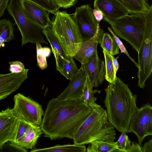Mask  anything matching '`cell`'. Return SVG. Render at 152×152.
Segmentation results:
<instances>
[{
	"mask_svg": "<svg viewBox=\"0 0 152 152\" xmlns=\"http://www.w3.org/2000/svg\"><path fill=\"white\" fill-rule=\"evenodd\" d=\"M93 14L97 21L99 23L103 18V15L99 10L95 9H92Z\"/></svg>",
	"mask_w": 152,
	"mask_h": 152,
	"instance_id": "cell-38",
	"label": "cell"
},
{
	"mask_svg": "<svg viewBox=\"0 0 152 152\" xmlns=\"http://www.w3.org/2000/svg\"><path fill=\"white\" fill-rule=\"evenodd\" d=\"M13 26L9 20H0V48L4 42H9L14 38Z\"/></svg>",
	"mask_w": 152,
	"mask_h": 152,
	"instance_id": "cell-24",
	"label": "cell"
},
{
	"mask_svg": "<svg viewBox=\"0 0 152 152\" xmlns=\"http://www.w3.org/2000/svg\"><path fill=\"white\" fill-rule=\"evenodd\" d=\"M118 148L114 141L95 140L89 143L87 152H115Z\"/></svg>",
	"mask_w": 152,
	"mask_h": 152,
	"instance_id": "cell-23",
	"label": "cell"
},
{
	"mask_svg": "<svg viewBox=\"0 0 152 152\" xmlns=\"http://www.w3.org/2000/svg\"><path fill=\"white\" fill-rule=\"evenodd\" d=\"M142 152H152V139L141 146Z\"/></svg>",
	"mask_w": 152,
	"mask_h": 152,
	"instance_id": "cell-37",
	"label": "cell"
},
{
	"mask_svg": "<svg viewBox=\"0 0 152 152\" xmlns=\"http://www.w3.org/2000/svg\"><path fill=\"white\" fill-rule=\"evenodd\" d=\"M152 117V106L149 103L138 108L131 120L128 132H133L137 136L138 143L141 145L144 138L149 135L147 128L149 120Z\"/></svg>",
	"mask_w": 152,
	"mask_h": 152,
	"instance_id": "cell-10",
	"label": "cell"
},
{
	"mask_svg": "<svg viewBox=\"0 0 152 152\" xmlns=\"http://www.w3.org/2000/svg\"><path fill=\"white\" fill-rule=\"evenodd\" d=\"M100 44L101 48L111 55L119 53V48L114 38L107 32L103 33Z\"/></svg>",
	"mask_w": 152,
	"mask_h": 152,
	"instance_id": "cell-25",
	"label": "cell"
},
{
	"mask_svg": "<svg viewBox=\"0 0 152 152\" xmlns=\"http://www.w3.org/2000/svg\"><path fill=\"white\" fill-rule=\"evenodd\" d=\"M42 133L40 126L30 124L23 136L14 144L22 148L32 149Z\"/></svg>",
	"mask_w": 152,
	"mask_h": 152,
	"instance_id": "cell-19",
	"label": "cell"
},
{
	"mask_svg": "<svg viewBox=\"0 0 152 152\" xmlns=\"http://www.w3.org/2000/svg\"><path fill=\"white\" fill-rule=\"evenodd\" d=\"M104 105L108 121L120 132L128 133L131 120L138 107L136 94H133L127 85L116 77L105 89Z\"/></svg>",
	"mask_w": 152,
	"mask_h": 152,
	"instance_id": "cell-2",
	"label": "cell"
},
{
	"mask_svg": "<svg viewBox=\"0 0 152 152\" xmlns=\"http://www.w3.org/2000/svg\"><path fill=\"white\" fill-rule=\"evenodd\" d=\"M121 132L117 141L116 142L118 148L115 152H125L130 146L131 142L128 136L126 134V132Z\"/></svg>",
	"mask_w": 152,
	"mask_h": 152,
	"instance_id": "cell-30",
	"label": "cell"
},
{
	"mask_svg": "<svg viewBox=\"0 0 152 152\" xmlns=\"http://www.w3.org/2000/svg\"><path fill=\"white\" fill-rule=\"evenodd\" d=\"M28 69L23 72L0 74V100L6 98L20 87L28 77Z\"/></svg>",
	"mask_w": 152,
	"mask_h": 152,
	"instance_id": "cell-15",
	"label": "cell"
},
{
	"mask_svg": "<svg viewBox=\"0 0 152 152\" xmlns=\"http://www.w3.org/2000/svg\"><path fill=\"white\" fill-rule=\"evenodd\" d=\"M86 80V76L83 64L70 81L65 90L57 98L62 99L80 98Z\"/></svg>",
	"mask_w": 152,
	"mask_h": 152,
	"instance_id": "cell-16",
	"label": "cell"
},
{
	"mask_svg": "<svg viewBox=\"0 0 152 152\" xmlns=\"http://www.w3.org/2000/svg\"><path fill=\"white\" fill-rule=\"evenodd\" d=\"M31 152H86V147L84 145L67 144L62 145H56L55 146L42 148H34Z\"/></svg>",
	"mask_w": 152,
	"mask_h": 152,
	"instance_id": "cell-22",
	"label": "cell"
},
{
	"mask_svg": "<svg viewBox=\"0 0 152 152\" xmlns=\"http://www.w3.org/2000/svg\"><path fill=\"white\" fill-rule=\"evenodd\" d=\"M19 119L13 108L9 107L0 111V148L11 142L17 128Z\"/></svg>",
	"mask_w": 152,
	"mask_h": 152,
	"instance_id": "cell-11",
	"label": "cell"
},
{
	"mask_svg": "<svg viewBox=\"0 0 152 152\" xmlns=\"http://www.w3.org/2000/svg\"><path fill=\"white\" fill-rule=\"evenodd\" d=\"M40 6L49 13L55 14L60 7L54 0H28Z\"/></svg>",
	"mask_w": 152,
	"mask_h": 152,
	"instance_id": "cell-29",
	"label": "cell"
},
{
	"mask_svg": "<svg viewBox=\"0 0 152 152\" xmlns=\"http://www.w3.org/2000/svg\"><path fill=\"white\" fill-rule=\"evenodd\" d=\"M54 15L50 28L65 55L73 57L83 41L73 17L65 11H58Z\"/></svg>",
	"mask_w": 152,
	"mask_h": 152,
	"instance_id": "cell-4",
	"label": "cell"
},
{
	"mask_svg": "<svg viewBox=\"0 0 152 152\" xmlns=\"http://www.w3.org/2000/svg\"><path fill=\"white\" fill-rule=\"evenodd\" d=\"M113 62L115 67L116 72H117L119 68V64L117 59L115 58L114 57L113 58Z\"/></svg>",
	"mask_w": 152,
	"mask_h": 152,
	"instance_id": "cell-39",
	"label": "cell"
},
{
	"mask_svg": "<svg viewBox=\"0 0 152 152\" xmlns=\"http://www.w3.org/2000/svg\"><path fill=\"white\" fill-rule=\"evenodd\" d=\"M144 15L128 14L110 24L115 34L129 42L137 52L144 36Z\"/></svg>",
	"mask_w": 152,
	"mask_h": 152,
	"instance_id": "cell-5",
	"label": "cell"
},
{
	"mask_svg": "<svg viewBox=\"0 0 152 152\" xmlns=\"http://www.w3.org/2000/svg\"><path fill=\"white\" fill-rule=\"evenodd\" d=\"M24 12L28 18L43 29L51 28L52 21L49 13L44 8L28 0H21Z\"/></svg>",
	"mask_w": 152,
	"mask_h": 152,
	"instance_id": "cell-14",
	"label": "cell"
},
{
	"mask_svg": "<svg viewBox=\"0 0 152 152\" xmlns=\"http://www.w3.org/2000/svg\"><path fill=\"white\" fill-rule=\"evenodd\" d=\"M37 53V61L38 66L42 70L48 67L47 57L50 54V49L48 47H42L40 43H36Z\"/></svg>",
	"mask_w": 152,
	"mask_h": 152,
	"instance_id": "cell-28",
	"label": "cell"
},
{
	"mask_svg": "<svg viewBox=\"0 0 152 152\" xmlns=\"http://www.w3.org/2000/svg\"><path fill=\"white\" fill-rule=\"evenodd\" d=\"M10 0H0V18L4 14L5 9L7 8Z\"/></svg>",
	"mask_w": 152,
	"mask_h": 152,
	"instance_id": "cell-36",
	"label": "cell"
},
{
	"mask_svg": "<svg viewBox=\"0 0 152 152\" xmlns=\"http://www.w3.org/2000/svg\"><path fill=\"white\" fill-rule=\"evenodd\" d=\"M86 80L80 98L85 104L90 107L92 109H98L101 106L95 103L97 98L94 96V94L96 93L99 94L100 91L97 89L93 90V88L86 75Z\"/></svg>",
	"mask_w": 152,
	"mask_h": 152,
	"instance_id": "cell-21",
	"label": "cell"
},
{
	"mask_svg": "<svg viewBox=\"0 0 152 152\" xmlns=\"http://www.w3.org/2000/svg\"><path fill=\"white\" fill-rule=\"evenodd\" d=\"M108 29L109 31L113 35V37L114 38L118 47H119V49H120L121 53H125L131 60L133 62V63L135 64L136 66L138 68V64L134 60L132 59L131 57L129 55L128 53L126 50V48L124 45L121 41L120 40L119 38L117 37L116 35L115 34L113 31L109 27H108Z\"/></svg>",
	"mask_w": 152,
	"mask_h": 152,
	"instance_id": "cell-32",
	"label": "cell"
},
{
	"mask_svg": "<svg viewBox=\"0 0 152 152\" xmlns=\"http://www.w3.org/2000/svg\"><path fill=\"white\" fill-rule=\"evenodd\" d=\"M93 110L80 98H53L48 103L40 126L45 137L51 140L74 135Z\"/></svg>",
	"mask_w": 152,
	"mask_h": 152,
	"instance_id": "cell-1",
	"label": "cell"
},
{
	"mask_svg": "<svg viewBox=\"0 0 152 152\" xmlns=\"http://www.w3.org/2000/svg\"><path fill=\"white\" fill-rule=\"evenodd\" d=\"M145 28L144 37L138 53V86L143 88L145 82L152 72V6L144 15Z\"/></svg>",
	"mask_w": 152,
	"mask_h": 152,
	"instance_id": "cell-6",
	"label": "cell"
},
{
	"mask_svg": "<svg viewBox=\"0 0 152 152\" xmlns=\"http://www.w3.org/2000/svg\"><path fill=\"white\" fill-rule=\"evenodd\" d=\"M72 17L83 42L92 38L100 28L89 4L76 8Z\"/></svg>",
	"mask_w": 152,
	"mask_h": 152,
	"instance_id": "cell-9",
	"label": "cell"
},
{
	"mask_svg": "<svg viewBox=\"0 0 152 152\" xmlns=\"http://www.w3.org/2000/svg\"><path fill=\"white\" fill-rule=\"evenodd\" d=\"M7 10L20 32L22 46L29 42L48 44L41 34L43 28L32 22L26 15L21 0H11Z\"/></svg>",
	"mask_w": 152,
	"mask_h": 152,
	"instance_id": "cell-7",
	"label": "cell"
},
{
	"mask_svg": "<svg viewBox=\"0 0 152 152\" xmlns=\"http://www.w3.org/2000/svg\"><path fill=\"white\" fill-rule=\"evenodd\" d=\"M114 128L109 123L106 109L101 107L93 110L73 137L74 143L84 145L95 140L114 141Z\"/></svg>",
	"mask_w": 152,
	"mask_h": 152,
	"instance_id": "cell-3",
	"label": "cell"
},
{
	"mask_svg": "<svg viewBox=\"0 0 152 152\" xmlns=\"http://www.w3.org/2000/svg\"><path fill=\"white\" fill-rule=\"evenodd\" d=\"M19 120L17 130L13 138L10 142L11 143H15L23 136L30 124L21 120Z\"/></svg>",
	"mask_w": 152,
	"mask_h": 152,
	"instance_id": "cell-31",
	"label": "cell"
},
{
	"mask_svg": "<svg viewBox=\"0 0 152 152\" xmlns=\"http://www.w3.org/2000/svg\"><path fill=\"white\" fill-rule=\"evenodd\" d=\"M103 33V29L100 28L92 38L82 42L79 50L73 58L79 61L81 64L86 63L90 57L97 51L98 45L100 44Z\"/></svg>",
	"mask_w": 152,
	"mask_h": 152,
	"instance_id": "cell-17",
	"label": "cell"
},
{
	"mask_svg": "<svg viewBox=\"0 0 152 152\" xmlns=\"http://www.w3.org/2000/svg\"><path fill=\"white\" fill-rule=\"evenodd\" d=\"M142 152L141 146L138 143L132 141L130 147L126 150L125 152Z\"/></svg>",
	"mask_w": 152,
	"mask_h": 152,
	"instance_id": "cell-35",
	"label": "cell"
},
{
	"mask_svg": "<svg viewBox=\"0 0 152 152\" xmlns=\"http://www.w3.org/2000/svg\"><path fill=\"white\" fill-rule=\"evenodd\" d=\"M79 70L74 60L73 57L67 56L63 64L60 73L67 80H71Z\"/></svg>",
	"mask_w": 152,
	"mask_h": 152,
	"instance_id": "cell-26",
	"label": "cell"
},
{
	"mask_svg": "<svg viewBox=\"0 0 152 152\" xmlns=\"http://www.w3.org/2000/svg\"><path fill=\"white\" fill-rule=\"evenodd\" d=\"M94 9L102 12V20L110 25L120 18L129 14L115 0H94Z\"/></svg>",
	"mask_w": 152,
	"mask_h": 152,
	"instance_id": "cell-12",
	"label": "cell"
},
{
	"mask_svg": "<svg viewBox=\"0 0 152 152\" xmlns=\"http://www.w3.org/2000/svg\"><path fill=\"white\" fill-rule=\"evenodd\" d=\"M41 31L45 35L50 45L55 58L56 70L60 73L67 56L65 55L60 42L50 28H46Z\"/></svg>",
	"mask_w": 152,
	"mask_h": 152,
	"instance_id": "cell-18",
	"label": "cell"
},
{
	"mask_svg": "<svg viewBox=\"0 0 152 152\" xmlns=\"http://www.w3.org/2000/svg\"><path fill=\"white\" fill-rule=\"evenodd\" d=\"M130 14L145 15L150 6L147 0H115Z\"/></svg>",
	"mask_w": 152,
	"mask_h": 152,
	"instance_id": "cell-20",
	"label": "cell"
},
{
	"mask_svg": "<svg viewBox=\"0 0 152 152\" xmlns=\"http://www.w3.org/2000/svg\"><path fill=\"white\" fill-rule=\"evenodd\" d=\"M56 4L60 7L66 9L74 6L77 2V0H54Z\"/></svg>",
	"mask_w": 152,
	"mask_h": 152,
	"instance_id": "cell-34",
	"label": "cell"
},
{
	"mask_svg": "<svg viewBox=\"0 0 152 152\" xmlns=\"http://www.w3.org/2000/svg\"><path fill=\"white\" fill-rule=\"evenodd\" d=\"M9 64H10L9 70L11 73H19L24 71L26 69L24 64L19 61H11Z\"/></svg>",
	"mask_w": 152,
	"mask_h": 152,
	"instance_id": "cell-33",
	"label": "cell"
},
{
	"mask_svg": "<svg viewBox=\"0 0 152 152\" xmlns=\"http://www.w3.org/2000/svg\"></svg>",
	"mask_w": 152,
	"mask_h": 152,
	"instance_id": "cell-40",
	"label": "cell"
},
{
	"mask_svg": "<svg viewBox=\"0 0 152 152\" xmlns=\"http://www.w3.org/2000/svg\"><path fill=\"white\" fill-rule=\"evenodd\" d=\"M13 109L19 119L30 124L40 126L44 112L38 102L20 93L15 95Z\"/></svg>",
	"mask_w": 152,
	"mask_h": 152,
	"instance_id": "cell-8",
	"label": "cell"
},
{
	"mask_svg": "<svg viewBox=\"0 0 152 152\" xmlns=\"http://www.w3.org/2000/svg\"><path fill=\"white\" fill-rule=\"evenodd\" d=\"M83 65L92 87H98L105 79L106 69L104 61L99 59L97 51Z\"/></svg>",
	"mask_w": 152,
	"mask_h": 152,
	"instance_id": "cell-13",
	"label": "cell"
},
{
	"mask_svg": "<svg viewBox=\"0 0 152 152\" xmlns=\"http://www.w3.org/2000/svg\"><path fill=\"white\" fill-rule=\"evenodd\" d=\"M103 52L104 58L106 69L105 79L109 83H111L117 77L116 72L113 62L114 56L109 54L104 49H103Z\"/></svg>",
	"mask_w": 152,
	"mask_h": 152,
	"instance_id": "cell-27",
	"label": "cell"
}]
</instances>
